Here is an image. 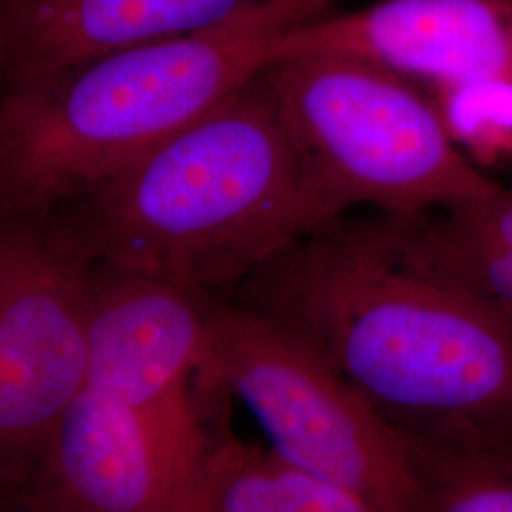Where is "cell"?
I'll list each match as a JSON object with an SVG mask.
<instances>
[{
	"mask_svg": "<svg viewBox=\"0 0 512 512\" xmlns=\"http://www.w3.org/2000/svg\"><path fill=\"white\" fill-rule=\"evenodd\" d=\"M220 296L310 340L406 444L512 448V317L395 215L334 219Z\"/></svg>",
	"mask_w": 512,
	"mask_h": 512,
	"instance_id": "6da1fadb",
	"label": "cell"
},
{
	"mask_svg": "<svg viewBox=\"0 0 512 512\" xmlns=\"http://www.w3.org/2000/svg\"><path fill=\"white\" fill-rule=\"evenodd\" d=\"M40 215L92 262L213 294L234 291L340 219L262 73L190 128Z\"/></svg>",
	"mask_w": 512,
	"mask_h": 512,
	"instance_id": "7a4b0ae2",
	"label": "cell"
},
{
	"mask_svg": "<svg viewBox=\"0 0 512 512\" xmlns=\"http://www.w3.org/2000/svg\"><path fill=\"white\" fill-rule=\"evenodd\" d=\"M338 0H264L219 25L2 88L0 215L46 213L190 128Z\"/></svg>",
	"mask_w": 512,
	"mask_h": 512,
	"instance_id": "3957f363",
	"label": "cell"
},
{
	"mask_svg": "<svg viewBox=\"0 0 512 512\" xmlns=\"http://www.w3.org/2000/svg\"><path fill=\"white\" fill-rule=\"evenodd\" d=\"M262 78L336 217L452 209L497 183L452 141L429 93L365 57L313 52L270 61Z\"/></svg>",
	"mask_w": 512,
	"mask_h": 512,
	"instance_id": "277c9868",
	"label": "cell"
},
{
	"mask_svg": "<svg viewBox=\"0 0 512 512\" xmlns=\"http://www.w3.org/2000/svg\"><path fill=\"white\" fill-rule=\"evenodd\" d=\"M207 310L211 380L253 410L277 454L382 512H416L406 440L310 340L228 296L209 293Z\"/></svg>",
	"mask_w": 512,
	"mask_h": 512,
	"instance_id": "5b68a950",
	"label": "cell"
},
{
	"mask_svg": "<svg viewBox=\"0 0 512 512\" xmlns=\"http://www.w3.org/2000/svg\"><path fill=\"white\" fill-rule=\"evenodd\" d=\"M92 270L46 215H0V482L86 389Z\"/></svg>",
	"mask_w": 512,
	"mask_h": 512,
	"instance_id": "8992f818",
	"label": "cell"
},
{
	"mask_svg": "<svg viewBox=\"0 0 512 512\" xmlns=\"http://www.w3.org/2000/svg\"><path fill=\"white\" fill-rule=\"evenodd\" d=\"M209 293L93 262L86 389L202 452L213 421Z\"/></svg>",
	"mask_w": 512,
	"mask_h": 512,
	"instance_id": "52a82bcc",
	"label": "cell"
},
{
	"mask_svg": "<svg viewBox=\"0 0 512 512\" xmlns=\"http://www.w3.org/2000/svg\"><path fill=\"white\" fill-rule=\"evenodd\" d=\"M200 456L84 389L29 461L0 482V512H194Z\"/></svg>",
	"mask_w": 512,
	"mask_h": 512,
	"instance_id": "ba28073f",
	"label": "cell"
},
{
	"mask_svg": "<svg viewBox=\"0 0 512 512\" xmlns=\"http://www.w3.org/2000/svg\"><path fill=\"white\" fill-rule=\"evenodd\" d=\"M313 52L365 57L421 88L512 76V0H380L296 27L270 61Z\"/></svg>",
	"mask_w": 512,
	"mask_h": 512,
	"instance_id": "9c48e42d",
	"label": "cell"
},
{
	"mask_svg": "<svg viewBox=\"0 0 512 512\" xmlns=\"http://www.w3.org/2000/svg\"><path fill=\"white\" fill-rule=\"evenodd\" d=\"M264 0H0L2 88L219 25Z\"/></svg>",
	"mask_w": 512,
	"mask_h": 512,
	"instance_id": "30bf717a",
	"label": "cell"
},
{
	"mask_svg": "<svg viewBox=\"0 0 512 512\" xmlns=\"http://www.w3.org/2000/svg\"><path fill=\"white\" fill-rule=\"evenodd\" d=\"M194 512H382L365 497L236 439L219 421L196 467Z\"/></svg>",
	"mask_w": 512,
	"mask_h": 512,
	"instance_id": "8fae6325",
	"label": "cell"
},
{
	"mask_svg": "<svg viewBox=\"0 0 512 512\" xmlns=\"http://www.w3.org/2000/svg\"><path fill=\"white\" fill-rule=\"evenodd\" d=\"M406 238L463 287L512 317V186L452 209L397 215Z\"/></svg>",
	"mask_w": 512,
	"mask_h": 512,
	"instance_id": "7c38bea8",
	"label": "cell"
},
{
	"mask_svg": "<svg viewBox=\"0 0 512 512\" xmlns=\"http://www.w3.org/2000/svg\"><path fill=\"white\" fill-rule=\"evenodd\" d=\"M408 448L420 480L416 512H512V448Z\"/></svg>",
	"mask_w": 512,
	"mask_h": 512,
	"instance_id": "4fadbf2b",
	"label": "cell"
},
{
	"mask_svg": "<svg viewBox=\"0 0 512 512\" xmlns=\"http://www.w3.org/2000/svg\"><path fill=\"white\" fill-rule=\"evenodd\" d=\"M456 147L482 167L512 162V76L423 88Z\"/></svg>",
	"mask_w": 512,
	"mask_h": 512,
	"instance_id": "5bb4252c",
	"label": "cell"
}]
</instances>
